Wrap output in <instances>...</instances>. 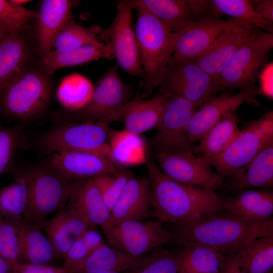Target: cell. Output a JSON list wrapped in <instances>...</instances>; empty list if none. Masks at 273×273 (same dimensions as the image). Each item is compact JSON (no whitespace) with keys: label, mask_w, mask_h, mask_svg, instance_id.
I'll return each mask as SVG.
<instances>
[{"label":"cell","mask_w":273,"mask_h":273,"mask_svg":"<svg viewBox=\"0 0 273 273\" xmlns=\"http://www.w3.org/2000/svg\"><path fill=\"white\" fill-rule=\"evenodd\" d=\"M151 192V217L185 226L224 210V199L214 192L176 181L155 161L147 163Z\"/></svg>","instance_id":"6da1fadb"},{"label":"cell","mask_w":273,"mask_h":273,"mask_svg":"<svg viewBox=\"0 0 273 273\" xmlns=\"http://www.w3.org/2000/svg\"><path fill=\"white\" fill-rule=\"evenodd\" d=\"M273 235V219L260 223L246 221L223 210L178 227L176 237L183 245L201 244L228 257L250 241Z\"/></svg>","instance_id":"7a4b0ae2"},{"label":"cell","mask_w":273,"mask_h":273,"mask_svg":"<svg viewBox=\"0 0 273 273\" xmlns=\"http://www.w3.org/2000/svg\"><path fill=\"white\" fill-rule=\"evenodd\" d=\"M136 1L138 18L134 30L144 74L142 99L163 83L173 53L174 32Z\"/></svg>","instance_id":"3957f363"},{"label":"cell","mask_w":273,"mask_h":273,"mask_svg":"<svg viewBox=\"0 0 273 273\" xmlns=\"http://www.w3.org/2000/svg\"><path fill=\"white\" fill-rule=\"evenodd\" d=\"M52 94L50 75L39 67L25 66L8 82L0 93V102L10 115L27 120L42 113Z\"/></svg>","instance_id":"277c9868"},{"label":"cell","mask_w":273,"mask_h":273,"mask_svg":"<svg viewBox=\"0 0 273 273\" xmlns=\"http://www.w3.org/2000/svg\"><path fill=\"white\" fill-rule=\"evenodd\" d=\"M21 173L26 178L29 190L28 205L23 220L41 227L50 215L65 208L70 182L49 164Z\"/></svg>","instance_id":"5b68a950"},{"label":"cell","mask_w":273,"mask_h":273,"mask_svg":"<svg viewBox=\"0 0 273 273\" xmlns=\"http://www.w3.org/2000/svg\"><path fill=\"white\" fill-rule=\"evenodd\" d=\"M109 129V124L102 121L66 122L45 133L39 140V148L46 154L80 151L93 152L111 159Z\"/></svg>","instance_id":"8992f818"},{"label":"cell","mask_w":273,"mask_h":273,"mask_svg":"<svg viewBox=\"0 0 273 273\" xmlns=\"http://www.w3.org/2000/svg\"><path fill=\"white\" fill-rule=\"evenodd\" d=\"M136 6V0L119 2L111 25L106 28H93L99 40L110 47L117 65L129 75L143 79V70L133 25L132 11Z\"/></svg>","instance_id":"52a82bcc"},{"label":"cell","mask_w":273,"mask_h":273,"mask_svg":"<svg viewBox=\"0 0 273 273\" xmlns=\"http://www.w3.org/2000/svg\"><path fill=\"white\" fill-rule=\"evenodd\" d=\"M273 48V33L257 29L237 52L220 74V88L240 90L253 88L257 76L268 62Z\"/></svg>","instance_id":"ba28073f"},{"label":"cell","mask_w":273,"mask_h":273,"mask_svg":"<svg viewBox=\"0 0 273 273\" xmlns=\"http://www.w3.org/2000/svg\"><path fill=\"white\" fill-rule=\"evenodd\" d=\"M130 90L118 71L117 65L110 67L99 80L92 97L82 109L64 115L69 123L104 121L109 124L130 100Z\"/></svg>","instance_id":"9c48e42d"},{"label":"cell","mask_w":273,"mask_h":273,"mask_svg":"<svg viewBox=\"0 0 273 273\" xmlns=\"http://www.w3.org/2000/svg\"><path fill=\"white\" fill-rule=\"evenodd\" d=\"M158 220H126L101 226L109 246L138 257L169 243L173 235Z\"/></svg>","instance_id":"30bf717a"},{"label":"cell","mask_w":273,"mask_h":273,"mask_svg":"<svg viewBox=\"0 0 273 273\" xmlns=\"http://www.w3.org/2000/svg\"><path fill=\"white\" fill-rule=\"evenodd\" d=\"M156 160L161 171L176 181L213 192L222 185V177L195 156L193 149L158 151Z\"/></svg>","instance_id":"8fae6325"},{"label":"cell","mask_w":273,"mask_h":273,"mask_svg":"<svg viewBox=\"0 0 273 273\" xmlns=\"http://www.w3.org/2000/svg\"><path fill=\"white\" fill-rule=\"evenodd\" d=\"M160 88L199 107L220 87L215 78L191 60L170 62Z\"/></svg>","instance_id":"7c38bea8"},{"label":"cell","mask_w":273,"mask_h":273,"mask_svg":"<svg viewBox=\"0 0 273 273\" xmlns=\"http://www.w3.org/2000/svg\"><path fill=\"white\" fill-rule=\"evenodd\" d=\"M198 107L190 101L170 93L153 138L157 152L193 149L192 144L187 138V128Z\"/></svg>","instance_id":"4fadbf2b"},{"label":"cell","mask_w":273,"mask_h":273,"mask_svg":"<svg viewBox=\"0 0 273 273\" xmlns=\"http://www.w3.org/2000/svg\"><path fill=\"white\" fill-rule=\"evenodd\" d=\"M257 29L241 20L231 18L229 25L208 50L193 60L218 81L235 54Z\"/></svg>","instance_id":"5bb4252c"},{"label":"cell","mask_w":273,"mask_h":273,"mask_svg":"<svg viewBox=\"0 0 273 273\" xmlns=\"http://www.w3.org/2000/svg\"><path fill=\"white\" fill-rule=\"evenodd\" d=\"M214 16L196 21L174 32V49L170 62L195 60L205 52L229 25Z\"/></svg>","instance_id":"9a60e30c"},{"label":"cell","mask_w":273,"mask_h":273,"mask_svg":"<svg viewBox=\"0 0 273 273\" xmlns=\"http://www.w3.org/2000/svg\"><path fill=\"white\" fill-rule=\"evenodd\" d=\"M258 95L257 88L240 90L236 94L224 93L213 95L198 108L187 128V135L191 143L200 140L226 114L236 111L244 102Z\"/></svg>","instance_id":"2e32d148"},{"label":"cell","mask_w":273,"mask_h":273,"mask_svg":"<svg viewBox=\"0 0 273 273\" xmlns=\"http://www.w3.org/2000/svg\"><path fill=\"white\" fill-rule=\"evenodd\" d=\"M48 164L69 182L93 178L124 168L108 157L80 151L53 153Z\"/></svg>","instance_id":"e0dca14e"},{"label":"cell","mask_w":273,"mask_h":273,"mask_svg":"<svg viewBox=\"0 0 273 273\" xmlns=\"http://www.w3.org/2000/svg\"><path fill=\"white\" fill-rule=\"evenodd\" d=\"M249 122L237 137L219 155L203 159L222 177L234 175L264 147Z\"/></svg>","instance_id":"ac0fdd59"},{"label":"cell","mask_w":273,"mask_h":273,"mask_svg":"<svg viewBox=\"0 0 273 273\" xmlns=\"http://www.w3.org/2000/svg\"><path fill=\"white\" fill-rule=\"evenodd\" d=\"M151 192L149 179L132 176L127 181L117 202L111 211L110 222L146 220L151 217Z\"/></svg>","instance_id":"d6986e66"},{"label":"cell","mask_w":273,"mask_h":273,"mask_svg":"<svg viewBox=\"0 0 273 273\" xmlns=\"http://www.w3.org/2000/svg\"><path fill=\"white\" fill-rule=\"evenodd\" d=\"M170 93L160 88L149 100L135 98L129 101L117 113L115 120H122L126 130L139 134L158 124Z\"/></svg>","instance_id":"ffe728a7"},{"label":"cell","mask_w":273,"mask_h":273,"mask_svg":"<svg viewBox=\"0 0 273 273\" xmlns=\"http://www.w3.org/2000/svg\"><path fill=\"white\" fill-rule=\"evenodd\" d=\"M66 209L81 216L93 226L110 222L111 212L105 205L93 178L70 182Z\"/></svg>","instance_id":"44dd1931"},{"label":"cell","mask_w":273,"mask_h":273,"mask_svg":"<svg viewBox=\"0 0 273 273\" xmlns=\"http://www.w3.org/2000/svg\"><path fill=\"white\" fill-rule=\"evenodd\" d=\"M41 228L45 230L57 256L63 257L87 230L95 226L76 212L64 208Z\"/></svg>","instance_id":"7402d4cb"},{"label":"cell","mask_w":273,"mask_h":273,"mask_svg":"<svg viewBox=\"0 0 273 273\" xmlns=\"http://www.w3.org/2000/svg\"><path fill=\"white\" fill-rule=\"evenodd\" d=\"M71 3L68 0H44L38 12L36 38L42 56L52 50L59 32L71 21Z\"/></svg>","instance_id":"603a6c76"},{"label":"cell","mask_w":273,"mask_h":273,"mask_svg":"<svg viewBox=\"0 0 273 273\" xmlns=\"http://www.w3.org/2000/svg\"><path fill=\"white\" fill-rule=\"evenodd\" d=\"M224 210L246 221L264 222L272 219L273 192L247 189L225 200Z\"/></svg>","instance_id":"cb8c5ba5"},{"label":"cell","mask_w":273,"mask_h":273,"mask_svg":"<svg viewBox=\"0 0 273 273\" xmlns=\"http://www.w3.org/2000/svg\"><path fill=\"white\" fill-rule=\"evenodd\" d=\"M147 256H133L104 243L82 261L66 268L69 273L78 271L123 272L135 268Z\"/></svg>","instance_id":"d4e9b609"},{"label":"cell","mask_w":273,"mask_h":273,"mask_svg":"<svg viewBox=\"0 0 273 273\" xmlns=\"http://www.w3.org/2000/svg\"><path fill=\"white\" fill-rule=\"evenodd\" d=\"M41 228L37 224L23 220L19 223V263L46 264L58 257Z\"/></svg>","instance_id":"484cf974"},{"label":"cell","mask_w":273,"mask_h":273,"mask_svg":"<svg viewBox=\"0 0 273 273\" xmlns=\"http://www.w3.org/2000/svg\"><path fill=\"white\" fill-rule=\"evenodd\" d=\"M231 186L237 189L271 188L273 186V143L262 148L234 175Z\"/></svg>","instance_id":"4316f807"},{"label":"cell","mask_w":273,"mask_h":273,"mask_svg":"<svg viewBox=\"0 0 273 273\" xmlns=\"http://www.w3.org/2000/svg\"><path fill=\"white\" fill-rule=\"evenodd\" d=\"M113 58L109 46L102 42L88 45L67 52L51 50L42 57L39 68L51 75L58 69L88 63L100 59Z\"/></svg>","instance_id":"83f0119b"},{"label":"cell","mask_w":273,"mask_h":273,"mask_svg":"<svg viewBox=\"0 0 273 273\" xmlns=\"http://www.w3.org/2000/svg\"><path fill=\"white\" fill-rule=\"evenodd\" d=\"M184 246L176 253L178 273H221L226 256L201 244Z\"/></svg>","instance_id":"f1b7e54d"},{"label":"cell","mask_w":273,"mask_h":273,"mask_svg":"<svg viewBox=\"0 0 273 273\" xmlns=\"http://www.w3.org/2000/svg\"><path fill=\"white\" fill-rule=\"evenodd\" d=\"M236 111L226 114L200 140L194 151L198 157L207 159L222 152L239 134Z\"/></svg>","instance_id":"f546056e"},{"label":"cell","mask_w":273,"mask_h":273,"mask_svg":"<svg viewBox=\"0 0 273 273\" xmlns=\"http://www.w3.org/2000/svg\"><path fill=\"white\" fill-rule=\"evenodd\" d=\"M234 256L243 273H267L273 267V235L255 238Z\"/></svg>","instance_id":"4dcf8cb0"},{"label":"cell","mask_w":273,"mask_h":273,"mask_svg":"<svg viewBox=\"0 0 273 273\" xmlns=\"http://www.w3.org/2000/svg\"><path fill=\"white\" fill-rule=\"evenodd\" d=\"M150 14L176 32L196 21L188 0H139Z\"/></svg>","instance_id":"1f68e13d"},{"label":"cell","mask_w":273,"mask_h":273,"mask_svg":"<svg viewBox=\"0 0 273 273\" xmlns=\"http://www.w3.org/2000/svg\"><path fill=\"white\" fill-rule=\"evenodd\" d=\"M29 49L20 33L9 35L0 43V93L8 82L26 66Z\"/></svg>","instance_id":"d6a6232c"},{"label":"cell","mask_w":273,"mask_h":273,"mask_svg":"<svg viewBox=\"0 0 273 273\" xmlns=\"http://www.w3.org/2000/svg\"><path fill=\"white\" fill-rule=\"evenodd\" d=\"M109 143L111 159L121 166H132L143 163L146 160V145L139 134L125 129H109Z\"/></svg>","instance_id":"836d02e7"},{"label":"cell","mask_w":273,"mask_h":273,"mask_svg":"<svg viewBox=\"0 0 273 273\" xmlns=\"http://www.w3.org/2000/svg\"><path fill=\"white\" fill-rule=\"evenodd\" d=\"M29 197L28 181L20 172L10 184L0 189V217L17 222L22 221Z\"/></svg>","instance_id":"e575fe53"},{"label":"cell","mask_w":273,"mask_h":273,"mask_svg":"<svg viewBox=\"0 0 273 273\" xmlns=\"http://www.w3.org/2000/svg\"><path fill=\"white\" fill-rule=\"evenodd\" d=\"M94 88L91 81L83 75L71 74L61 80L57 89V99L68 111L79 110L89 102Z\"/></svg>","instance_id":"d590c367"},{"label":"cell","mask_w":273,"mask_h":273,"mask_svg":"<svg viewBox=\"0 0 273 273\" xmlns=\"http://www.w3.org/2000/svg\"><path fill=\"white\" fill-rule=\"evenodd\" d=\"M214 17L227 15L241 20L269 33L273 32V25L264 20L255 11L252 1L248 0L208 1Z\"/></svg>","instance_id":"8d00e7d4"},{"label":"cell","mask_w":273,"mask_h":273,"mask_svg":"<svg viewBox=\"0 0 273 273\" xmlns=\"http://www.w3.org/2000/svg\"><path fill=\"white\" fill-rule=\"evenodd\" d=\"M102 42L98 38L93 27L85 28L71 20L57 35L53 47L56 51L64 52Z\"/></svg>","instance_id":"74e56055"},{"label":"cell","mask_w":273,"mask_h":273,"mask_svg":"<svg viewBox=\"0 0 273 273\" xmlns=\"http://www.w3.org/2000/svg\"><path fill=\"white\" fill-rule=\"evenodd\" d=\"M132 176L133 174L132 172L123 168L117 172L93 178L103 201L110 212L117 202L127 181Z\"/></svg>","instance_id":"f35d334b"},{"label":"cell","mask_w":273,"mask_h":273,"mask_svg":"<svg viewBox=\"0 0 273 273\" xmlns=\"http://www.w3.org/2000/svg\"><path fill=\"white\" fill-rule=\"evenodd\" d=\"M37 16L38 12L17 4L13 0H0V21L10 34L21 33L28 22Z\"/></svg>","instance_id":"ab89813d"},{"label":"cell","mask_w":273,"mask_h":273,"mask_svg":"<svg viewBox=\"0 0 273 273\" xmlns=\"http://www.w3.org/2000/svg\"><path fill=\"white\" fill-rule=\"evenodd\" d=\"M19 222L0 217V256L12 267L19 263Z\"/></svg>","instance_id":"60d3db41"},{"label":"cell","mask_w":273,"mask_h":273,"mask_svg":"<svg viewBox=\"0 0 273 273\" xmlns=\"http://www.w3.org/2000/svg\"><path fill=\"white\" fill-rule=\"evenodd\" d=\"M103 243L102 237L95 228L87 230L63 256V267L67 268L82 261Z\"/></svg>","instance_id":"b9f144b4"},{"label":"cell","mask_w":273,"mask_h":273,"mask_svg":"<svg viewBox=\"0 0 273 273\" xmlns=\"http://www.w3.org/2000/svg\"><path fill=\"white\" fill-rule=\"evenodd\" d=\"M156 250L127 273H178L176 253L163 249Z\"/></svg>","instance_id":"7bdbcfd3"},{"label":"cell","mask_w":273,"mask_h":273,"mask_svg":"<svg viewBox=\"0 0 273 273\" xmlns=\"http://www.w3.org/2000/svg\"><path fill=\"white\" fill-rule=\"evenodd\" d=\"M20 141L18 128L0 127V176L10 167Z\"/></svg>","instance_id":"ee69618b"},{"label":"cell","mask_w":273,"mask_h":273,"mask_svg":"<svg viewBox=\"0 0 273 273\" xmlns=\"http://www.w3.org/2000/svg\"><path fill=\"white\" fill-rule=\"evenodd\" d=\"M253 129L264 146L273 143V112L264 113L250 122Z\"/></svg>","instance_id":"f6af8a7d"},{"label":"cell","mask_w":273,"mask_h":273,"mask_svg":"<svg viewBox=\"0 0 273 273\" xmlns=\"http://www.w3.org/2000/svg\"><path fill=\"white\" fill-rule=\"evenodd\" d=\"M258 95L272 99L273 98V63L267 62L260 71L257 78Z\"/></svg>","instance_id":"bcb514c9"},{"label":"cell","mask_w":273,"mask_h":273,"mask_svg":"<svg viewBox=\"0 0 273 273\" xmlns=\"http://www.w3.org/2000/svg\"><path fill=\"white\" fill-rule=\"evenodd\" d=\"M14 273H69L63 267H55L47 264H33L18 263L12 267Z\"/></svg>","instance_id":"7dc6e473"},{"label":"cell","mask_w":273,"mask_h":273,"mask_svg":"<svg viewBox=\"0 0 273 273\" xmlns=\"http://www.w3.org/2000/svg\"><path fill=\"white\" fill-rule=\"evenodd\" d=\"M196 21L214 16L208 2L205 0H188Z\"/></svg>","instance_id":"c3c4849f"},{"label":"cell","mask_w":273,"mask_h":273,"mask_svg":"<svg viewBox=\"0 0 273 273\" xmlns=\"http://www.w3.org/2000/svg\"><path fill=\"white\" fill-rule=\"evenodd\" d=\"M255 6L253 7L255 12L267 21L273 22V1L261 0L255 1Z\"/></svg>","instance_id":"681fc988"},{"label":"cell","mask_w":273,"mask_h":273,"mask_svg":"<svg viewBox=\"0 0 273 273\" xmlns=\"http://www.w3.org/2000/svg\"><path fill=\"white\" fill-rule=\"evenodd\" d=\"M221 273H243L234 255L226 257Z\"/></svg>","instance_id":"f907efd6"},{"label":"cell","mask_w":273,"mask_h":273,"mask_svg":"<svg viewBox=\"0 0 273 273\" xmlns=\"http://www.w3.org/2000/svg\"><path fill=\"white\" fill-rule=\"evenodd\" d=\"M11 265L0 256V273H11Z\"/></svg>","instance_id":"816d5d0a"},{"label":"cell","mask_w":273,"mask_h":273,"mask_svg":"<svg viewBox=\"0 0 273 273\" xmlns=\"http://www.w3.org/2000/svg\"><path fill=\"white\" fill-rule=\"evenodd\" d=\"M10 35L6 25L0 21V43Z\"/></svg>","instance_id":"f5cc1de1"},{"label":"cell","mask_w":273,"mask_h":273,"mask_svg":"<svg viewBox=\"0 0 273 273\" xmlns=\"http://www.w3.org/2000/svg\"><path fill=\"white\" fill-rule=\"evenodd\" d=\"M75 273H121L120 272L114 271H78Z\"/></svg>","instance_id":"db71d44e"},{"label":"cell","mask_w":273,"mask_h":273,"mask_svg":"<svg viewBox=\"0 0 273 273\" xmlns=\"http://www.w3.org/2000/svg\"><path fill=\"white\" fill-rule=\"evenodd\" d=\"M13 1L17 4L23 6V4L30 2L28 0H13Z\"/></svg>","instance_id":"11a10c76"},{"label":"cell","mask_w":273,"mask_h":273,"mask_svg":"<svg viewBox=\"0 0 273 273\" xmlns=\"http://www.w3.org/2000/svg\"><path fill=\"white\" fill-rule=\"evenodd\" d=\"M267 273H272V270H270V271L267 272Z\"/></svg>","instance_id":"9f6ffc18"},{"label":"cell","mask_w":273,"mask_h":273,"mask_svg":"<svg viewBox=\"0 0 273 273\" xmlns=\"http://www.w3.org/2000/svg\"><path fill=\"white\" fill-rule=\"evenodd\" d=\"M210 273H220V272H210Z\"/></svg>","instance_id":"6f0895ef"},{"label":"cell","mask_w":273,"mask_h":273,"mask_svg":"<svg viewBox=\"0 0 273 273\" xmlns=\"http://www.w3.org/2000/svg\"><path fill=\"white\" fill-rule=\"evenodd\" d=\"M12 273H14V272H12Z\"/></svg>","instance_id":"680465c9"},{"label":"cell","mask_w":273,"mask_h":273,"mask_svg":"<svg viewBox=\"0 0 273 273\" xmlns=\"http://www.w3.org/2000/svg\"></svg>","instance_id":"91938a15"}]
</instances>
